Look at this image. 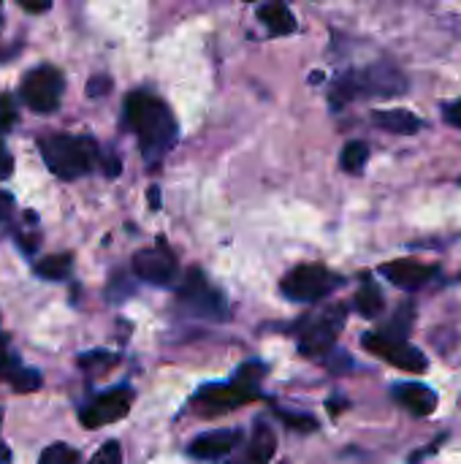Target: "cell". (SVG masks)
I'll return each mask as SVG.
<instances>
[{
	"mask_svg": "<svg viewBox=\"0 0 461 464\" xmlns=\"http://www.w3.org/2000/svg\"><path fill=\"white\" fill-rule=\"evenodd\" d=\"M125 117L128 125L136 130L139 147L147 160H158L174 147L177 120L160 98L149 92H130L125 101Z\"/></svg>",
	"mask_w": 461,
	"mask_h": 464,
	"instance_id": "obj_1",
	"label": "cell"
},
{
	"mask_svg": "<svg viewBox=\"0 0 461 464\" xmlns=\"http://www.w3.org/2000/svg\"><path fill=\"white\" fill-rule=\"evenodd\" d=\"M41 155L52 174L60 179L84 177L98 166V144L90 136H49L41 139Z\"/></svg>",
	"mask_w": 461,
	"mask_h": 464,
	"instance_id": "obj_2",
	"label": "cell"
},
{
	"mask_svg": "<svg viewBox=\"0 0 461 464\" xmlns=\"http://www.w3.org/2000/svg\"><path fill=\"white\" fill-rule=\"evenodd\" d=\"M345 318H348V307L345 304H323V307L312 310L296 326L299 351L304 356H312V359L329 353L334 348L342 326H345Z\"/></svg>",
	"mask_w": 461,
	"mask_h": 464,
	"instance_id": "obj_3",
	"label": "cell"
},
{
	"mask_svg": "<svg viewBox=\"0 0 461 464\" xmlns=\"http://www.w3.org/2000/svg\"><path fill=\"white\" fill-rule=\"evenodd\" d=\"M266 367L261 364H247L239 370L236 381L234 383H223V386H206L196 394V402L206 411L204 416H215V413H223V411H234V408H242L247 402H253L258 397L255 392V381L264 375Z\"/></svg>",
	"mask_w": 461,
	"mask_h": 464,
	"instance_id": "obj_4",
	"label": "cell"
},
{
	"mask_svg": "<svg viewBox=\"0 0 461 464\" xmlns=\"http://www.w3.org/2000/svg\"><path fill=\"white\" fill-rule=\"evenodd\" d=\"M342 285V277L321 264H302L283 277V294L293 302H321Z\"/></svg>",
	"mask_w": 461,
	"mask_h": 464,
	"instance_id": "obj_5",
	"label": "cell"
},
{
	"mask_svg": "<svg viewBox=\"0 0 461 464\" xmlns=\"http://www.w3.org/2000/svg\"><path fill=\"white\" fill-rule=\"evenodd\" d=\"M179 304L185 313L206 318V321H226L228 318V302L223 291L212 288L204 277V272L190 269L185 275V283L179 285Z\"/></svg>",
	"mask_w": 461,
	"mask_h": 464,
	"instance_id": "obj_6",
	"label": "cell"
},
{
	"mask_svg": "<svg viewBox=\"0 0 461 464\" xmlns=\"http://www.w3.org/2000/svg\"><path fill=\"white\" fill-rule=\"evenodd\" d=\"M62 73L54 65H41L35 71H30L22 79V101L38 111V114H49L54 109H60L62 101Z\"/></svg>",
	"mask_w": 461,
	"mask_h": 464,
	"instance_id": "obj_7",
	"label": "cell"
},
{
	"mask_svg": "<svg viewBox=\"0 0 461 464\" xmlns=\"http://www.w3.org/2000/svg\"><path fill=\"white\" fill-rule=\"evenodd\" d=\"M337 90L345 98H359V95H397V92H405V79L394 68L372 65L364 73H351V76L340 79Z\"/></svg>",
	"mask_w": 461,
	"mask_h": 464,
	"instance_id": "obj_8",
	"label": "cell"
},
{
	"mask_svg": "<svg viewBox=\"0 0 461 464\" xmlns=\"http://www.w3.org/2000/svg\"><path fill=\"white\" fill-rule=\"evenodd\" d=\"M361 345H364L372 356H378V359H383V362H389V364H394L397 370H405V372L421 375V372H427V367H429L427 356H424L418 348H413V345H408V343L389 340V337H383V334H364V337H361Z\"/></svg>",
	"mask_w": 461,
	"mask_h": 464,
	"instance_id": "obj_9",
	"label": "cell"
},
{
	"mask_svg": "<svg viewBox=\"0 0 461 464\" xmlns=\"http://www.w3.org/2000/svg\"><path fill=\"white\" fill-rule=\"evenodd\" d=\"M133 405V392L120 386V389H111L101 397H95L84 411H82V424L87 430H98V427H109L114 421H122L128 416Z\"/></svg>",
	"mask_w": 461,
	"mask_h": 464,
	"instance_id": "obj_10",
	"label": "cell"
},
{
	"mask_svg": "<svg viewBox=\"0 0 461 464\" xmlns=\"http://www.w3.org/2000/svg\"><path fill=\"white\" fill-rule=\"evenodd\" d=\"M133 275L152 285H171L177 277V258L166 245L144 247L133 256Z\"/></svg>",
	"mask_w": 461,
	"mask_h": 464,
	"instance_id": "obj_11",
	"label": "cell"
},
{
	"mask_svg": "<svg viewBox=\"0 0 461 464\" xmlns=\"http://www.w3.org/2000/svg\"><path fill=\"white\" fill-rule=\"evenodd\" d=\"M380 275L394 283L397 288H405V291H416V288H424L435 275L437 269L429 266V264H418V261H391L380 269Z\"/></svg>",
	"mask_w": 461,
	"mask_h": 464,
	"instance_id": "obj_12",
	"label": "cell"
},
{
	"mask_svg": "<svg viewBox=\"0 0 461 464\" xmlns=\"http://www.w3.org/2000/svg\"><path fill=\"white\" fill-rule=\"evenodd\" d=\"M242 435L234 432V430H220V432H206L201 438H196L190 446H187V454L193 459H201V462H215V459H223L228 457L236 446H239Z\"/></svg>",
	"mask_w": 461,
	"mask_h": 464,
	"instance_id": "obj_13",
	"label": "cell"
},
{
	"mask_svg": "<svg viewBox=\"0 0 461 464\" xmlns=\"http://www.w3.org/2000/svg\"><path fill=\"white\" fill-rule=\"evenodd\" d=\"M391 394L402 408H408L413 416H421V419L432 416L437 411V402H440L432 389L418 386V383H399V386H394Z\"/></svg>",
	"mask_w": 461,
	"mask_h": 464,
	"instance_id": "obj_14",
	"label": "cell"
},
{
	"mask_svg": "<svg viewBox=\"0 0 461 464\" xmlns=\"http://www.w3.org/2000/svg\"><path fill=\"white\" fill-rule=\"evenodd\" d=\"M372 122L380 128V130H389V133H399V136H413L424 128V122L408 111V109H383V111H375L372 114Z\"/></svg>",
	"mask_w": 461,
	"mask_h": 464,
	"instance_id": "obj_15",
	"label": "cell"
},
{
	"mask_svg": "<svg viewBox=\"0 0 461 464\" xmlns=\"http://www.w3.org/2000/svg\"><path fill=\"white\" fill-rule=\"evenodd\" d=\"M258 19L266 24L272 35H288L296 30V16L285 3H264L258 8Z\"/></svg>",
	"mask_w": 461,
	"mask_h": 464,
	"instance_id": "obj_16",
	"label": "cell"
},
{
	"mask_svg": "<svg viewBox=\"0 0 461 464\" xmlns=\"http://www.w3.org/2000/svg\"><path fill=\"white\" fill-rule=\"evenodd\" d=\"M386 307V299H383V291L378 283H372L370 277H364L359 294H356V310L364 315V318H378Z\"/></svg>",
	"mask_w": 461,
	"mask_h": 464,
	"instance_id": "obj_17",
	"label": "cell"
},
{
	"mask_svg": "<svg viewBox=\"0 0 461 464\" xmlns=\"http://www.w3.org/2000/svg\"><path fill=\"white\" fill-rule=\"evenodd\" d=\"M3 378L8 381V386L14 389V392H19V394H30V392H35V389H41V375L35 372V370H30V367H19L16 364V359L11 362V367L3 372Z\"/></svg>",
	"mask_w": 461,
	"mask_h": 464,
	"instance_id": "obj_18",
	"label": "cell"
},
{
	"mask_svg": "<svg viewBox=\"0 0 461 464\" xmlns=\"http://www.w3.org/2000/svg\"><path fill=\"white\" fill-rule=\"evenodd\" d=\"M274 451H277V440H274L272 430L269 427H258L253 440H250V446H247V459H253V462L258 464H269L272 457H274Z\"/></svg>",
	"mask_w": 461,
	"mask_h": 464,
	"instance_id": "obj_19",
	"label": "cell"
},
{
	"mask_svg": "<svg viewBox=\"0 0 461 464\" xmlns=\"http://www.w3.org/2000/svg\"><path fill=\"white\" fill-rule=\"evenodd\" d=\"M413 321H416V307H413V302H402L399 310L394 313V318L389 321V329L383 332V337L397 340V343H408V334H410Z\"/></svg>",
	"mask_w": 461,
	"mask_h": 464,
	"instance_id": "obj_20",
	"label": "cell"
},
{
	"mask_svg": "<svg viewBox=\"0 0 461 464\" xmlns=\"http://www.w3.org/2000/svg\"><path fill=\"white\" fill-rule=\"evenodd\" d=\"M367 158H370V147L364 141H348L342 147V155H340V166L342 171L348 174H359L364 166H367Z\"/></svg>",
	"mask_w": 461,
	"mask_h": 464,
	"instance_id": "obj_21",
	"label": "cell"
},
{
	"mask_svg": "<svg viewBox=\"0 0 461 464\" xmlns=\"http://www.w3.org/2000/svg\"><path fill=\"white\" fill-rule=\"evenodd\" d=\"M71 272V256H49L43 261H38L35 275L43 280H62Z\"/></svg>",
	"mask_w": 461,
	"mask_h": 464,
	"instance_id": "obj_22",
	"label": "cell"
},
{
	"mask_svg": "<svg viewBox=\"0 0 461 464\" xmlns=\"http://www.w3.org/2000/svg\"><path fill=\"white\" fill-rule=\"evenodd\" d=\"M38 464H79V454L65 443H54L41 454Z\"/></svg>",
	"mask_w": 461,
	"mask_h": 464,
	"instance_id": "obj_23",
	"label": "cell"
},
{
	"mask_svg": "<svg viewBox=\"0 0 461 464\" xmlns=\"http://www.w3.org/2000/svg\"><path fill=\"white\" fill-rule=\"evenodd\" d=\"M90 464H122V451H120V443H106L95 451L92 462Z\"/></svg>",
	"mask_w": 461,
	"mask_h": 464,
	"instance_id": "obj_24",
	"label": "cell"
},
{
	"mask_svg": "<svg viewBox=\"0 0 461 464\" xmlns=\"http://www.w3.org/2000/svg\"><path fill=\"white\" fill-rule=\"evenodd\" d=\"M283 421L291 427V430H299V432H312L318 430V421L310 419V416H293V413H283Z\"/></svg>",
	"mask_w": 461,
	"mask_h": 464,
	"instance_id": "obj_25",
	"label": "cell"
},
{
	"mask_svg": "<svg viewBox=\"0 0 461 464\" xmlns=\"http://www.w3.org/2000/svg\"><path fill=\"white\" fill-rule=\"evenodd\" d=\"M111 90V79L109 76H92L90 82H87V95L90 98H101V95H106Z\"/></svg>",
	"mask_w": 461,
	"mask_h": 464,
	"instance_id": "obj_26",
	"label": "cell"
},
{
	"mask_svg": "<svg viewBox=\"0 0 461 464\" xmlns=\"http://www.w3.org/2000/svg\"><path fill=\"white\" fill-rule=\"evenodd\" d=\"M16 122V111L8 95H0V128H11Z\"/></svg>",
	"mask_w": 461,
	"mask_h": 464,
	"instance_id": "obj_27",
	"label": "cell"
},
{
	"mask_svg": "<svg viewBox=\"0 0 461 464\" xmlns=\"http://www.w3.org/2000/svg\"><path fill=\"white\" fill-rule=\"evenodd\" d=\"M443 117H446V122H448V125H456V128H461V98L459 101H448V103L443 106Z\"/></svg>",
	"mask_w": 461,
	"mask_h": 464,
	"instance_id": "obj_28",
	"label": "cell"
},
{
	"mask_svg": "<svg viewBox=\"0 0 461 464\" xmlns=\"http://www.w3.org/2000/svg\"><path fill=\"white\" fill-rule=\"evenodd\" d=\"M82 367H90V364H114V356H106V353H90V356H82L79 359Z\"/></svg>",
	"mask_w": 461,
	"mask_h": 464,
	"instance_id": "obj_29",
	"label": "cell"
},
{
	"mask_svg": "<svg viewBox=\"0 0 461 464\" xmlns=\"http://www.w3.org/2000/svg\"><path fill=\"white\" fill-rule=\"evenodd\" d=\"M11 171H14V160H11V155L5 152L3 141H0V179H5Z\"/></svg>",
	"mask_w": 461,
	"mask_h": 464,
	"instance_id": "obj_30",
	"label": "cell"
},
{
	"mask_svg": "<svg viewBox=\"0 0 461 464\" xmlns=\"http://www.w3.org/2000/svg\"><path fill=\"white\" fill-rule=\"evenodd\" d=\"M5 345H8V343H5V337H3V334H0V375H3V372H5V370H8V367H11V362H14V359H11V353H8V348H5Z\"/></svg>",
	"mask_w": 461,
	"mask_h": 464,
	"instance_id": "obj_31",
	"label": "cell"
},
{
	"mask_svg": "<svg viewBox=\"0 0 461 464\" xmlns=\"http://www.w3.org/2000/svg\"><path fill=\"white\" fill-rule=\"evenodd\" d=\"M22 8H24V11H30V14H35V11L41 14V11H49V8H52V3H27V0H22Z\"/></svg>",
	"mask_w": 461,
	"mask_h": 464,
	"instance_id": "obj_32",
	"label": "cell"
},
{
	"mask_svg": "<svg viewBox=\"0 0 461 464\" xmlns=\"http://www.w3.org/2000/svg\"><path fill=\"white\" fill-rule=\"evenodd\" d=\"M8 209H11V196L8 193H0V220L8 215Z\"/></svg>",
	"mask_w": 461,
	"mask_h": 464,
	"instance_id": "obj_33",
	"label": "cell"
},
{
	"mask_svg": "<svg viewBox=\"0 0 461 464\" xmlns=\"http://www.w3.org/2000/svg\"><path fill=\"white\" fill-rule=\"evenodd\" d=\"M160 190L158 188H149V207H160Z\"/></svg>",
	"mask_w": 461,
	"mask_h": 464,
	"instance_id": "obj_34",
	"label": "cell"
},
{
	"mask_svg": "<svg viewBox=\"0 0 461 464\" xmlns=\"http://www.w3.org/2000/svg\"><path fill=\"white\" fill-rule=\"evenodd\" d=\"M8 459H11V451H8V446L0 440V464H8Z\"/></svg>",
	"mask_w": 461,
	"mask_h": 464,
	"instance_id": "obj_35",
	"label": "cell"
},
{
	"mask_svg": "<svg viewBox=\"0 0 461 464\" xmlns=\"http://www.w3.org/2000/svg\"><path fill=\"white\" fill-rule=\"evenodd\" d=\"M239 464H258V462H253V459H247V457H245V462H239Z\"/></svg>",
	"mask_w": 461,
	"mask_h": 464,
	"instance_id": "obj_36",
	"label": "cell"
}]
</instances>
